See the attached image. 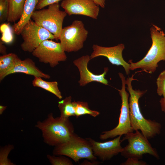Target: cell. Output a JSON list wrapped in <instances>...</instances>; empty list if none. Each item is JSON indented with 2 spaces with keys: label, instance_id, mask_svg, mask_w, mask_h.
<instances>
[{
  "label": "cell",
  "instance_id": "cell-14",
  "mask_svg": "<svg viewBox=\"0 0 165 165\" xmlns=\"http://www.w3.org/2000/svg\"><path fill=\"white\" fill-rule=\"evenodd\" d=\"M90 56L83 55L73 61L74 65L78 68L80 74V79L78 83L80 86H83L92 82H96L105 85H108V81L105 76L108 70V68H104L103 72L100 75H95L91 72L87 66L91 60Z\"/></svg>",
  "mask_w": 165,
  "mask_h": 165
},
{
  "label": "cell",
  "instance_id": "cell-31",
  "mask_svg": "<svg viewBox=\"0 0 165 165\" xmlns=\"http://www.w3.org/2000/svg\"><path fill=\"white\" fill-rule=\"evenodd\" d=\"M99 6L102 8H105V0H93Z\"/></svg>",
  "mask_w": 165,
  "mask_h": 165
},
{
  "label": "cell",
  "instance_id": "cell-9",
  "mask_svg": "<svg viewBox=\"0 0 165 165\" xmlns=\"http://www.w3.org/2000/svg\"><path fill=\"white\" fill-rule=\"evenodd\" d=\"M20 35L23 40L20 45L21 49L29 53H32L43 41L55 39L53 35L31 19L24 25Z\"/></svg>",
  "mask_w": 165,
  "mask_h": 165
},
{
  "label": "cell",
  "instance_id": "cell-8",
  "mask_svg": "<svg viewBox=\"0 0 165 165\" xmlns=\"http://www.w3.org/2000/svg\"><path fill=\"white\" fill-rule=\"evenodd\" d=\"M88 34L81 20H75L62 30L59 40L63 50L68 53L79 51L83 47Z\"/></svg>",
  "mask_w": 165,
  "mask_h": 165
},
{
  "label": "cell",
  "instance_id": "cell-15",
  "mask_svg": "<svg viewBox=\"0 0 165 165\" xmlns=\"http://www.w3.org/2000/svg\"><path fill=\"white\" fill-rule=\"evenodd\" d=\"M16 73H23L46 79H49L50 78L49 75L41 71L36 66L34 61L29 58L24 60L19 58L14 67L9 72L8 75Z\"/></svg>",
  "mask_w": 165,
  "mask_h": 165
},
{
  "label": "cell",
  "instance_id": "cell-11",
  "mask_svg": "<svg viewBox=\"0 0 165 165\" xmlns=\"http://www.w3.org/2000/svg\"><path fill=\"white\" fill-rule=\"evenodd\" d=\"M60 6L69 16L81 15L96 20L100 11L93 0H63Z\"/></svg>",
  "mask_w": 165,
  "mask_h": 165
},
{
  "label": "cell",
  "instance_id": "cell-16",
  "mask_svg": "<svg viewBox=\"0 0 165 165\" xmlns=\"http://www.w3.org/2000/svg\"><path fill=\"white\" fill-rule=\"evenodd\" d=\"M39 0H26L23 12L20 19L12 26L14 34L19 35L26 23L31 19Z\"/></svg>",
  "mask_w": 165,
  "mask_h": 165
},
{
  "label": "cell",
  "instance_id": "cell-25",
  "mask_svg": "<svg viewBox=\"0 0 165 165\" xmlns=\"http://www.w3.org/2000/svg\"><path fill=\"white\" fill-rule=\"evenodd\" d=\"M157 93L159 96L165 95V70L162 72L156 79Z\"/></svg>",
  "mask_w": 165,
  "mask_h": 165
},
{
  "label": "cell",
  "instance_id": "cell-10",
  "mask_svg": "<svg viewBox=\"0 0 165 165\" xmlns=\"http://www.w3.org/2000/svg\"><path fill=\"white\" fill-rule=\"evenodd\" d=\"M32 53L39 62L49 64L52 68L58 65L59 62L65 61L67 59L65 52L60 43L50 39L43 41Z\"/></svg>",
  "mask_w": 165,
  "mask_h": 165
},
{
  "label": "cell",
  "instance_id": "cell-13",
  "mask_svg": "<svg viewBox=\"0 0 165 165\" xmlns=\"http://www.w3.org/2000/svg\"><path fill=\"white\" fill-rule=\"evenodd\" d=\"M121 136H118L112 140L104 142L96 141L90 138H86L92 145L94 156L104 161L111 159L122 151L123 148L121 145Z\"/></svg>",
  "mask_w": 165,
  "mask_h": 165
},
{
  "label": "cell",
  "instance_id": "cell-33",
  "mask_svg": "<svg viewBox=\"0 0 165 165\" xmlns=\"http://www.w3.org/2000/svg\"><path fill=\"white\" fill-rule=\"evenodd\" d=\"M7 106H3L2 105H0V115H1L3 112L6 109Z\"/></svg>",
  "mask_w": 165,
  "mask_h": 165
},
{
  "label": "cell",
  "instance_id": "cell-34",
  "mask_svg": "<svg viewBox=\"0 0 165 165\" xmlns=\"http://www.w3.org/2000/svg\"><path fill=\"white\" fill-rule=\"evenodd\" d=\"M163 34L165 36V34L163 32Z\"/></svg>",
  "mask_w": 165,
  "mask_h": 165
},
{
  "label": "cell",
  "instance_id": "cell-29",
  "mask_svg": "<svg viewBox=\"0 0 165 165\" xmlns=\"http://www.w3.org/2000/svg\"><path fill=\"white\" fill-rule=\"evenodd\" d=\"M6 47L4 45V43L1 40L0 41V53L2 55L6 53Z\"/></svg>",
  "mask_w": 165,
  "mask_h": 165
},
{
  "label": "cell",
  "instance_id": "cell-32",
  "mask_svg": "<svg viewBox=\"0 0 165 165\" xmlns=\"http://www.w3.org/2000/svg\"><path fill=\"white\" fill-rule=\"evenodd\" d=\"M99 163L98 162H93L92 163H90L88 161H84L81 164L82 165H97L99 164Z\"/></svg>",
  "mask_w": 165,
  "mask_h": 165
},
{
  "label": "cell",
  "instance_id": "cell-3",
  "mask_svg": "<svg viewBox=\"0 0 165 165\" xmlns=\"http://www.w3.org/2000/svg\"><path fill=\"white\" fill-rule=\"evenodd\" d=\"M153 26L150 29L152 43L150 49L141 60L135 63L129 60L130 70L140 68L152 74L156 70L160 61H165V36L160 28Z\"/></svg>",
  "mask_w": 165,
  "mask_h": 165
},
{
  "label": "cell",
  "instance_id": "cell-24",
  "mask_svg": "<svg viewBox=\"0 0 165 165\" xmlns=\"http://www.w3.org/2000/svg\"><path fill=\"white\" fill-rule=\"evenodd\" d=\"M63 155L56 156L55 155L48 154L47 157L52 165H72V161Z\"/></svg>",
  "mask_w": 165,
  "mask_h": 165
},
{
  "label": "cell",
  "instance_id": "cell-22",
  "mask_svg": "<svg viewBox=\"0 0 165 165\" xmlns=\"http://www.w3.org/2000/svg\"><path fill=\"white\" fill-rule=\"evenodd\" d=\"M0 30L2 33L1 40L6 44L11 43L13 40L14 34L12 27L8 24L4 23L0 27Z\"/></svg>",
  "mask_w": 165,
  "mask_h": 165
},
{
  "label": "cell",
  "instance_id": "cell-12",
  "mask_svg": "<svg viewBox=\"0 0 165 165\" xmlns=\"http://www.w3.org/2000/svg\"><path fill=\"white\" fill-rule=\"evenodd\" d=\"M92 49L93 51L90 56L91 59L99 56L105 57L112 64L122 66L126 75H128L130 73V64L124 60L122 56V52L125 49L123 44L111 47L94 44Z\"/></svg>",
  "mask_w": 165,
  "mask_h": 165
},
{
  "label": "cell",
  "instance_id": "cell-4",
  "mask_svg": "<svg viewBox=\"0 0 165 165\" xmlns=\"http://www.w3.org/2000/svg\"><path fill=\"white\" fill-rule=\"evenodd\" d=\"M58 3L50 5L47 9L35 10L31 18L38 25L45 28L59 39L64 20L67 14L60 9Z\"/></svg>",
  "mask_w": 165,
  "mask_h": 165
},
{
  "label": "cell",
  "instance_id": "cell-20",
  "mask_svg": "<svg viewBox=\"0 0 165 165\" xmlns=\"http://www.w3.org/2000/svg\"><path fill=\"white\" fill-rule=\"evenodd\" d=\"M58 107L61 113V117L69 118L70 116H75V107L71 96L59 101Z\"/></svg>",
  "mask_w": 165,
  "mask_h": 165
},
{
  "label": "cell",
  "instance_id": "cell-17",
  "mask_svg": "<svg viewBox=\"0 0 165 165\" xmlns=\"http://www.w3.org/2000/svg\"><path fill=\"white\" fill-rule=\"evenodd\" d=\"M19 58L14 53L2 55L0 57V80L2 81L8 75L14 67Z\"/></svg>",
  "mask_w": 165,
  "mask_h": 165
},
{
  "label": "cell",
  "instance_id": "cell-6",
  "mask_svg": "<svg viewBox=\"0 0 165 165\" xmlns=\"http://www.w3.org/2000/svg\"><path fill=\"white\" fill-rule=\"evenodd\" d=\"M119 75L121 82V88L118 90L121 99V105L119 123L114 129L103 132L99 138L102 140L113 138L116 136L133 132L134 131L131 125L130 116V109L128 102L129 94L126 90V80L123 74L119 72Z\"/></svg>",
  "mask_w": 165,
  "mask_h": 165
},
{
  "label": "cell",
  "instance_id": "cell-27",
  "mask_svg": "<svg viewBox=\"0 0 165 165\" xmlns=\"http://www.w3.org/2000/svg\"><path fill=\"white\" fill-rule=\"evenodd\" d=\"M62 0H39L35 9L39 10L44 8L45 7L50 5L58 3Z\"/></svg>",
  "mask_w": 165,
  "mask_h": 165
},
{
  "label": "cell",
  "instance_id": "cell-26",
  "mask_svg": "<svg viewBox=\"0 0 165 165\" xmlns=\"http://www.w3.org/2000/svg\"><path fill=\"white\" fill-rule=\"evenodd\" d=\"M9 0H0V22L7 20L9 11Z\"/></svg>",
  "mask_w": 165,
  "mask_h": 165
},
{
  "label": "cell",
  "instance_id": "cell-18",
  "mask_svg": "<svg viewBox=\"0 0 165 165\" xmlns=\"http://www.w3.org/2000/svg\"><path fill=\"white\" fill-rule=\"evenodd\" d=\"M26 0H9L7 21L15 22L19 20L23 12Z\"/></svg>",
  "mask_w": 165,
  "mask_h": 165
},
{
  "label": "cell",
  "instance_id": "cell-2",
  "mask_svg": "<svg viewBox=\"0 0 165 165\" xmlns=\"http://www.w3.org/2000/svg\"><path fill=\"white\" fill-rule=\"evenodd\" d=\"M35 127L42 133L44 142L52 146L61 145L69 140L75 134L72 123L69 118L54 117L49 114L42 121H38Z\"/></svg>",
  "mask_w": 165,
  "mask_h": 165
},
{
  "label": "cell",
  "instance_id": "cell-19",
  "mask_svg": "<svg viewBox=\"0 0 165 165\" xmlns=\"http://www.w3.org/2000/svg\"><path fill=\"white\" fill-rule=\"evenodd\" d=\"M32 84L35 87L42 88L53 94L60 100L62 98L56 81H47L42 79L41 77L35 76Z\"/></svg>",
  "mask_w": 165,
  "mask_h": 165
},
{
  "label": "cell",
  "instance_id": "cell-28",
  "mask_svg": "<svg viewBox=\"0 0 165 165\" xmlns=\"http://www.w3.org/2000/svg\"><path fill=\"white\" fill-rule=\"evenodd\" d=\"M122 165H146V163L140 160L134 158H129L124 162L121 163Z\"/></svg>",
  "mask_w": 165,
  "mask_h": 165
},
{
  "label": "cell",
  "instance_id": "cell-1",
  "mask_svg": "<svg viewBox=\"0 0 165 165\" xmlns=\"http://www.w3.org/2000/svg\"><path fill=\"white\" fill-rule=\"evenodd\" d=\"M135 74L126 80V88L130 94L129 104L130 116L132 127L134 131L140 130L142 134L148 139L154 137L161 132V124L155 121L145 119L140 111L139 104L140 98L146 92V90H134L132 82L136 79L133 78Z\"/></svg>",
  "mask_w": 165,
  "mask_h": 165
},
{
  "label": "cell",
  "instance_id": "cell-7",
  "mask_svg": "<svg viewBox=\"0 0 165 165\" xmlns=\"http://www.w3.org/2000/svg\"><path fill=\"white\" fill-rule=\"evenodd\" d=\"M127 140L128 144L123 148L120 153L126 158H134L140 160L143 155L149 154L159 159V156L156 149L153 148L148 139L138 130L125 135L122 142Z\"/></svg>",
  "mask_w": 165,
  "mask_h": 165
},
{
  "label": "cell",
  "instance_id": "cell-5",
  "mask_svg": "<svg viewBox=\"0 0 165 165\" xmlns=\"http://www.w3.org/2000/svg\"><path fill=\"white\" fill-rule=\"evenodd\" d=\"M53 153L55 156H68L75 162L82 159L90 160L97 159L94 154L90 142L87 138H82L75 134L65 142L55 146Z\"/></svg>",
  "mask_w": 165,
  "mask_h": 165
},
{
  "label": "cell",
  "instance_id": "cell-30",
  "mask_svg": "<svg viewBox=\"0 0 165 165\" xmlns=\"http://www.w3.org/2000/svg\"><path fill=\"white\" fill-rule=\"evenodd\" d=\"M160 103L161 110L165 112V95L163 96V97L160 99Z\"/></svg>",
  "mask_w": 165,
  "mask_h": 165
},
{
  "label": "cell",
  "instance_id": "cell-23",
  "mask_svg": "<svg viewBox=\"0 0 165 165\" xmlns=\"http://www.w3.org/2000/svg\"><path fill=\"white\" fill-rule=\"evenodd\" d=\"M14 148L13 145H8L2 147L0 150V165H14L8 158L10 151Z\"/></svg>",
  "mask_w": 165,
  "mask_h": 165
},
{
  "label": "cell",
  "instance_id": "cell-21",
  "mask_svg": "<svg viewBox=\"0 0 165 165\" xmlns=\"http://www.w3.org/2000/svg\"><path fill=\"white\" fill-rule=\"evenodd\" d=\"M73 103L75 110V116L77 118L85 115H89L95 117L100 114L99 112L90 109L87 102L74 101Z\"/></svg>",
  "mask_w": 165,
  "mask_h": 165
}]
</instances>
